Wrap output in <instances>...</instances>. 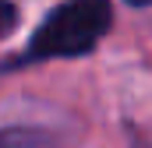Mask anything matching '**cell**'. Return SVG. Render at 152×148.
Segmentation results:
<instances>
[{"label": "cell", "instance_id": "obj_1", "mask_svg": "<svg viewBox=\"0 0 152 148\" xmlns=\"http://www.w3.org/2000/svg\"><path fill=\"white\" fill-rule=\"evenodd\" d=\"M113 25L110 0H60L28 39V60H53V57H81L96 49Z\"/></svg>", "mask_w": 152, "mask_h": 148}, {"label": "cell", "instance_id": "obj_2", "mask_svg": "<svg viewBox=\"0 0 152 148\" xmlns=\"http://www.w3.org/2000/svg\"><path fill=\"white\" fill-rule=\"evenodd\" d=\"M0 148H53L50 131L42 127H0Z\"/></svg>", "mask_w": 152, "mask_h": 148}, {"label": "cell", "instance_id": "obj_3", "mask_svg": "<svg viewBox=\"0 0 152 148\" xmlns=\"http://www.w3.org/2000/svg\"><path fill=\"white\" fill-rule=\"evenodd\" d=\"M18 7L11 4V0H0V39L7 36V32H14V25H18Z\"/></svg>", "mask_w": 152, "mask_h": 148}, {"label": "cell", "instance_id": "obj_4", "mask_svg": "<svg viewBox=\"0 0 152 148\" xmlns=\"http://www.w3.org/2000/svg\"><path fill=\"white\" fill-rule=\"evenodd\" d=\"M127 4H134V7H145V4H152V0H127Z\"/></svg>", "mask_w": 152, "mask_h": 148}]
</instances>
